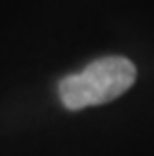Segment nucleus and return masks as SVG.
<instances>
[{
  "instance_id": "nucleus-1",
  "label": "nucleus",
  "mask_w": 154,
  "mask_h": 156,
  "mask_svg": "<svg viewBox=\"0 0 154 156\" xmlns=\"http://www.w3.org/2000/svg\"><path fill=\"white\" fill-rule=\"evenodd\" d=\"M136 65L128 58L106 56L89 63L82 73L65 76L58 91L65 108L82 110L121 97L136 82Z\"/></svg>"
}]
</instances>
